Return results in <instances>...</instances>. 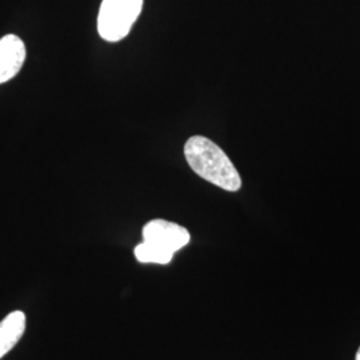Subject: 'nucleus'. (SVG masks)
<instances>
[{
	"mask_svg": "<svg viewBox=\"0 0 360 360\" xmlns=\"http://www.w3.org/2000/svg\"><path fill=\"white\" fill-rule=\"evenodd\" d=\"M143 10V0H103L98 15V32L105 41L126 38Z\"/></svg>",
	"mask_w": 360,
	"mask_h": 360,
	"instance_id": "f03ea898",
	"label": "nucleus"
},
{
	"mask_svg": "<svg viewBox=\"0 0 360 360\" xmlns=\"http://www.w3.org/2000/svg\"><path fill=\"white\" fill-rule=\"evenodd\" d=\"M26 330L23 311H13L0 322V359L13 349Z\"/></svg>",
	"mask_w": 360,
	"mask_h": 360,
	"instance_id": "39448f33",
	"label": "nucleus"
},
{
	"mask_svg": "<svg viewBox=\"0 0 360 360\" xmlns=\"http://www.w3.org/2000/svg\"><path fill=\"white\" fill-rule=\"evenodd\" d=\"M143 240L175 254L190 242V232L176 223L154 219L143 227Z\"/></svg>",
	"mask_w": 360,
	"mask_h": 360,
	"instance_id": "7ed1b4c3",
	"label": "nucleus"
},
{
	"mask_svg": "<svg viewBox=\"0 0 360 360\" xmlns=\"http://www.w3.org/2000/svg\"><path fill=\"white\" fill-rule=\"evenodd\" d=\"M25 41L15 34L0 39V84L16 77L26 62Z\"/></svg>",
	"mask_w": 360,
	"mask_h": 360,
	"instance_id": "20e7f679",
	"label": "nucleus"
},
{
	"mask_svg": "<svg viewBox=\"0 0 360 360\" xmlns=\"http://www.w3.org/2000/svg\"><path fill=\"white\" fill-rule=\"evenodd\" d=\"M134 254L136 260L141 263H156V264H168L174 257L172 252L144 240L143 243L135 247Z\"/></svg>",
	"mask_w": 360,
	"mask_h": 360,
	"instance_id": "423d86ee",
	"label": "nucleus"
},
{
	"mask_svg": "<svg viewBox=\"0 0 360 360\" xmlns=\"http://www.w3.org/2000/svg\"><path fill=\"white\" fill-rule=\"evenodd\" d=\"M355 360H360V347L358 349V352H356V356H355Z\"/></svg>",
	"mask_w": 360,
	"mask_h": 360,
	"instance_id": "0eeeda50",
	"label": "nucleus"
},
{
	"mask_svg": "<svg viewBox=\"0 0 360 360\" xmlns=\"http://www.w3.org/2000/svg\"><path fill=\"white\" fill-rule=\"evenodd\" d=\"M186 159L200 178L226 191L235 193L242 187V179L230 158L218 144L205 136H193L184 146Z\"/></svg>",
	"mask_w": 360,
	"mask_h": 360,
	"instance_id": "f257e3e1",
	"label": "nucleus"
}]
</instances>
